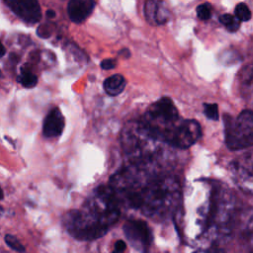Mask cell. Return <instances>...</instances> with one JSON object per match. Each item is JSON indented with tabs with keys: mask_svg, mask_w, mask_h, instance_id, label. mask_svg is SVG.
Wrapping results in <instances>:
<instances>
[{
	"mask_svg": "<svg viewBox=\"0 0 253 253\" xmlns=\"http://www.w3.org/2000/svg\"><path fill=\"white\" fill-rule=\"evenodd\" d=\"M181 193V185L175 176L156 175L143 187L136 210L154 220H165L176 211Z\"/></svg>",
	"mask_w": 253,
	"mask_h": 253,
	"instance_id": "cell-3",
	"label": "cell"
},
{
	"mask_svg": "<svg viewBox=\"0 0 253 253\" xmlns=\"http://www.w3.org/2000/svg\"><path fill=\"white\" fill-rule=\"evenodd\" d=\"M197 16L202 21H207L211 17V5L210 3H203L197 7Z\"/></svg>",
	"mask_w": 253,
	"mask_h": 253,
	"instance_id": "cell-17",
	"label": "cell"
},
{
	"mask_svg": "<svg viewBox=\"0 0 253 253\" xmlns=\"http://www.w3.org/2000/svg\"><path fill=\"white\" fill-rule=\"evenodd\" d=\"M244 233H245V238H246L248 244L253 249V212L251 213V215L247 221Z\"/></svg>",
	"mask_w": 253,
	"mask_h": 253,
	"instance_id": "cell-21",
	"label": "cell"
},
{
	"mask_svg": "<svg viewBox=\"0 0 253 253\" xmlns=\"http://www.w3.org/2000/svg\"><path fill=\"white\" fill-rule=\"evenodd\" d=\"M252 253H253V252H252Z\"/></svg>",
	"mask_w": 253,
	"mask_h": 253,
	"instance_id": "cell-27",
	"label": "cell"
},
{
	"mask_svg": "<svg viewBox=\"0 0 253 253\" xmlns=\"http://www.w3.org/2000/svg\"><path fill=\"white\" fill-rule=\"evenodd\" d=\"M224 136L231 150L253 146V112L244 110L236 118L224 115Z\"/></svg>",
	"mask_w": 253,
	"mask_h": 253,
	"instance_id": "cell-5",
	"label": "cell"
},
{
	"mask_svg": "<svg viewBox=\"0 0 253 253\" xmlns=\"http://www.w3.org/2000/svg\"><path fill=\"white\" fill-rule=\"evenodd\" d=\"M51 32L50 30H48L47 25H42L38 28V36L42 37V38H48L50 36Z\"/></svg>",
	"mask_w": 253,
	"mask_h": 253,
	"instance_id": "cell-23",
	"label": "cell"
},
{
	"mask_svg": "<svg viewBox=\"0 0 253 253\" xmlns=\"http://www.w3.org/2000/svg\"><path fill=\"white\" fill-rule=\"evenodd\" d=\"M17 81L25 88H33L38 84V76L28 67H23L17 76Z\"/></svg>",
	"mask_w": 253,
	"mask_h": 253,
	"instance_id": "cell-14",
	"label": "cell"
},
{
	"mask_svg": "<svg viewBox=\"0 0 253 253\" xmlns=\"http://www.w3.org/2000/svg\"><path fill=\"white\" fill-rule=\"evenodd\" d=\"M104 90L109 96L120 95L126 86V80L122 74H114L109 76L104 81Z\"/></svg>",
	"mask_w": 253,
	"mask_h": 253,
	"instance_id": "cell-13",
	"label": "cell"
},
{
	"mask_svg": "<svg viewBox=\"0 0 253 253\" xmlns=\"http://www.w3.org/2000/svg\"><path fill=\"white\" fill-rule=\"evenodd\" d=\"M129 243L140 251H145L150 245L151 233L147 223L141 219H128L123 226Z\"/></svg>",
	"mask_w": 253,
	"mask_h": 253,
	"instance_id": "cell-8",
	"label": "cell"
},
{
	"mask_svg": "<svg viewBox=\"0 0 253 253\" xmlns=\"http://www.w3.org/2000/svg\"><path fill=\"white\" fill-rule=\"evenodd\" d=\"M96 3L92 0H71L67 4L69 19L76 24L84 22L93 12Z\"/></svg>",
	"mask_w": 253,
	"mask_h": 253,
	"instance_id": "cell-11",
	"label": "cell"
},
{
	"mask_svg": "<svg viewBox=\"0 0 253 253\" xmlns=\"http://www.w3.org/2000/svg\"><path fill=\"white\" fill-rule=\"evenodd\" d=\"M143 13L146 21L153 26L165 24L170 18L169 9L165 2L149 0L144 3Z\"/></svg>",
	"mask_w": 253,
	"mask_h": 253,
	"instance_id": "cell-10",
	"label": "cell"
},
{
	"mask_svg": "<svg viewBox=\"0 0 253 253\" xmlns=\"http://www.w3.org/2000/svg\"><path fill=\"white\" fill-rule=\"evenodd\" d=\"M46 16H47L48 18H54V17H55V12H54L53 10H51V9H48V10L46 11Z\"/></svg>",
	"mask_w": 253,
	"mask_h": 253,
	"instance_id": "cell-25",
	"label": "cell"
},
{
	"mask_svg": "<svg viewBox=\"0 0 253 253\" xmlns=\"http://www.w3.org/2000/svg\"><path fill=\"white\" fill-rule=\"evenodd\" d=\"M204 114L208 119L212 120V121H217L219 118L217 105L214 103H212V104L205 103L204 104Z\"/></svg>",
	"mask_w": 253,
	"mask_h": 253,
	"instance_id": "cell-18",
	"label": "cell"
},
{
	"mask_svg": "<svg viewBox=\"0 0 253 253\" xmlns=\"http://www.w3.org/2000/svg\"><path fill=\"white\" fill-rule=\"evenodd\" d=\"M101 68L104 70H111L117 66V60L114 58H106L101 61Z\"/></svg>",
	"mask_w": 253,
	"mask_h": 253,
	"instance_id": "cell-22",
	"label": "cell"
},
{
	"mask_svg": "<svg viewBox=\"0 0 253 253\" xmlns=\"http://www.w3.org/2000/svg\"><path fill=\"white\" fill-rule=\"evenodd\" d=\"M230 175L236 186L253 196V150L247 151L230 163Z\"/></svg>",
	"mask_w": 253,
	"mask_h": 253,
	"instance_id": "cell-6",
	"label": "cell"
},
{
	"mask_svg": "<svg viewBox=\"0 0 253 253\" xmlns=\"http://www.w3.org/2000/svg\"><path fill=\"white\" fill-rule=\"evenodd\" d=\"M120 142L126 164L155 173H161L166 153L164 142L156 137L142 121H130L125 125Z\"/></svg>",
	"mask_w": 253,
	"mask_h": 253,
	"instance_id": "cell-2",
	"label": "cell"
},
{
	"mask_svg": "<svg viewBox=\"0 0 253 253\" xmlns=\"http://www.w3.org/2000/svg\"><path fill=\"white\" fill-rule=\"evenodd\" d=\"M234 16L240 22H247L251 19V11L245 3H238L234 9Z\"/></svg>",
	"mask_w": 253,
	"mask_h": 253,
	"instance_id": "cell-16",
	"label": "cell"
},
{
	"mask_svg": "<svg viewBox=\"0 0 253 253\" xmlns=\"http://www.w3.org/2000/svg\"><path fill=\"white\" fill-rule=\"evenodd\" d=\"M219 22L230 33L236 32L240 27V21L231 14H222L219 16Z\"/></svg>",
	"mask_w": 253,
	"mask_h": 253,
	"instance_id": "cell-15",
	"label": "cell"
},
{
	"mask_svg": "<svg viewBox=\"0 0 253 253\" xmlns=\"http://www.w3.org/2000/svg\"><path fill=\"white\" fill-rule=\"evenodd\" d=\"M126 242L124 240H118L115 243L114 252L113 253H124L125 250H126Z\"/></svg>",
	"mask_w": 253,
	"mask_h": 253,
	"instance_id": "cell-24",
	"label": "cell"
},
{
	"mask_svg": "<svg viewBox=\"0 0 253 253\" xmlns=\"http://www.w3.org/2000/svg\"><path fill=\"white\" fill-rule=\"evenodd\" d=\"M201 135L202 128L196 120L183 119L168 145L179 149H187L195 144L200 139Z\"/></svg>",
	"mask_w": 253,
	"mask_h": 253,
	"instance_id": "cell-7",
	"label": "cell"
},
{
	"mask_svg": "<svg viewBox=\"0 0 253 253\" xmlns=\"http://www.w3.org/2000/svg\"><path fill=\"white\" fill-rule=\"evenodd\" d=\"M5 242L6 244L13 250L17 251V252H24L25 251V247L22 245V243L12 234H6L5 237Z\"/></svg>",
	"mask_w": 253,
	"mask_h": 253,
	"instance_id": "cell-19",
	"label": "cell"
},
{
	"mask_svg": "<svg viewBox=\"0 0 253 253\" xmlns=\"http://www.w3.org/2000/svg\"><path fill=\"white\" fill-rule=\"evenodd\" d=\"M122 208L120 200L109 185L99 186L80 210H72L64 215L63 225L75 239L94 240L105 235L118 221Z\"/></svg>",
	"mask_w": 253,
	"mask_h": 253,
	"instance_id": "cell-1",
	"label": "cell"
},
{
	"mask_svg": "<svg viewBox=\"0 0 253 253\" xmlns=\"http://www.w3.org/2000/svg\"><path fill=\"white\" fill-rule=\"evenodd\" d=\"M1 56L3 57L4 56V54H5V46H4V44H1Z\"/></svg>",
	"mask_w": 253,
	"mask_h": 253,
	"instance_id": "cell-26",
	"label": "cell"
},
{
	"mask_svg": "<svg viewBox=\"0 0 253 253\" xmlns=\"http://www.w3.org/2000/svg\"><path fill=\"white\" fill-rule=\"evenodd\" d=\"M64 128V117L58 108H53L45 116L42 125V134L51 138L59 136Z\"/></svg>",
	"mask_w": 253,
	"mask_h": 253,
	"instance_id": "cell-12",
	"label": "cell"
},
{
	"mask_svg": "<svg viewBox=\"0 0 253 253\" xmlns=\"http://www.w3.org/2000/svg\"><path fill=\"white\" fill-rule=\"evenodd\" d=\"M241 72V83L245 84V85H250V83L253 81V66L252 65H248L245 66L242 70H240Z\"/></svg>",
	"mask_w": 253,
	"mask_h": 253,
	"instance_id": "cell-20",
	"label": "cell"
},
{
	"mask_svg": "<svg viewBox=\"0 0 253 253\" xmlns=\"http://www.w3.org/2000/svg\"><path fill=\"white\" fill-rule=\"evenodd\" d=\"M4 2L18 18L28 24H36L41 20V6L36 0H14Z\"/></svg>",
	"mask_w": 253,
	"mask_h": 253,
	"instance_id": "cell-9",
	"label": "cell"
},
{
	"mask_svg": "<svg viewBox=\"0 0 253 253\" xmlns=\"http://www.w3.org/2000/svg\"><path fill=\"white\" fill-rule=\"evenodd\" d=\"M183 119L169 97H162L154 102L141 120L162 142L168 144Z\"/></svg>",
	"mask_w": 253,
	"mask_h": 253,
	"instance_id": "cell-4",
	"label": "cell"
}]
</instances>
